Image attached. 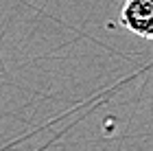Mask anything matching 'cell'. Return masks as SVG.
Wrapping results in <instances>:
<instances>
[{"mask_svg":"<svg viewBox=\"0 0 153 151\" xmlns=\"http://www.w3.org/2000/svg\"><path fill=\"white\" fill-rule=\"evenodd\" d=\"M120 24L142 39H153V0H125Z\"/></svg>","mask_w":153,"mask_h":151,"instance_id":"cell-1","label":"cell"}]
</instances>
